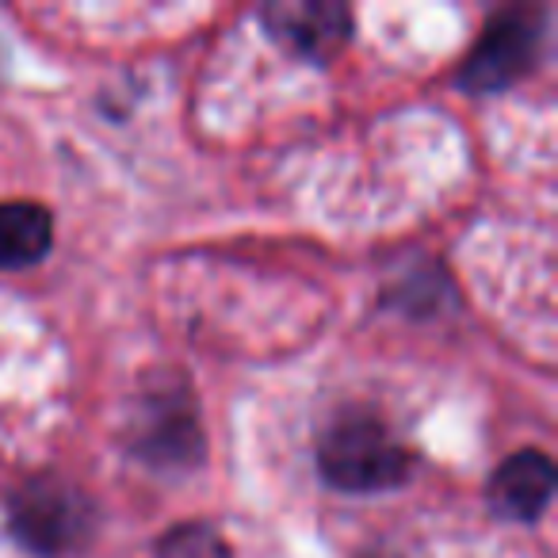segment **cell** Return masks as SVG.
Listing matches in <instances>:
<instances>
[{
    "label": "cell",
    "mask_w": 558,
    "mask_h": 558,
    "mask_svg": "<svg viewBox=\"0 0 558 558\" xmlns=\"http://www.w3.org/2000/svg\"><path fill=\"white\" fill-rule=\"evenodd\" d=\"M12 535L32 555L58 558L85 547L96 527L93 501L62 478H32L9 501Z\"/></svg>",
    "instance_id": "7a4b0ae2"
},
{
    "label": "cell",
    "mask_w": 558,
    "mask_h": 558,
    "mask_svg": "<svg viewBox=\"0 0 558 558\" xmlns=\"http://www.w3.org/2000/svg\"><path fill=\"white\" fill-rule=\"evenodd\" d=\"M157 558H230V547L210 524H180L157 543Z\"/></svg>",
    "instance_id": "ba28073f"
},
{
    "label": "cell",
    "mask_w": 558,
    "mask_h": 558,
    "mask_svg": "<svg viewBox=\"0 0 558 558\" xmlns=\"http://www.w3.org/2000/svg\"><path fill=\"white\" fill-rule=\"evenodd\" d=\"M54 222L39 203H0V268H27L43 260Z\"/></svg>",
    "instance_id": "52a82bcc"
},
{
    "label": "cell",
    "mask_w": 558,
    "mask_h": 558,
    "mask_svg": "<svg viewBox=\"0 0 558 558\" xmlns=\"http://www.w3.org/2000/svg\"><path fill=\"white\" fill-rule=\"evenodd\" d=\"M543 39V16L532 9H512L489 20L486 35L463 62V85L471 93H497L520 81L535 62Z\"/></svg>",
    "instance_id": "3957f363"
},
{
    "label": "cell",
    "mask_w": 558,
    "mask_h": 558,
    "mask_svg": "<svg viewBox=\"0 0 558 558\" xmlns=\"http://www.w3.org/2000/svg\"><path fill=\"white\" fill-rule=\"evenodd\" d=\"M268 35L279 47L303 58H329L349 39V9L333 0H276L260 12Z\"/></svg>",
    "instance_id": "277c9868"
},
{
    "label": "cell",
    "mask_w": 558,
    "mask_h": 558,
    "mask_svg": "<svg viewBox=\"0 0 558 558\" xmlns=\"http://www.w3.org/2000/svg\"><path fill=\"white\" fill-rule=\"evenodd\" d=\"M555 489V466L543 451H517L509 456L489 478V505L505 520L532 524L550 501Z\"/></svg>",
    "instance_id": "8992f818"
},
{
    "label": "cell",
    "mask_w": 558,
    "mask_h": 558,
    "mask_svg": "<svg viewBox=\"0 0 558 558\" xmlns=\"http://www.w3.org/2000/svg\"><path fill=\"white\" fill-rule=\"evenodd\" d=\"M134 448L157 466L169 463H195L199 456V421L187 405V395H154L146 402L138 428H134Z\"/></svg>",
    "instance_id": "5b68a950"
},
{
    "label": "cell",
    "mask_w": 558,
    "mask_h": 558,
    "mask_svg": "<svg viewBox=\"0 0 558 558\" xmlns=\"http://www.w3.org/2000/svg\"><path fill=\"white\" fill-rule=\"evenodd\" d=\"M318 466L344 494H379L410 474V451L367 410H344L318 436Z\"/></svg>",
    "instance_id": "6da1fadb"
}]
</instances>
